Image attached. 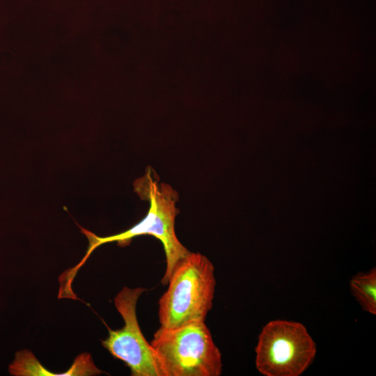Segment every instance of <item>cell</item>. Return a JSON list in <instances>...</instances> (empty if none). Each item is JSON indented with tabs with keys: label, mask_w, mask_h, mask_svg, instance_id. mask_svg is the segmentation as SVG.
Listing matches in <instances>:
<instances>
[{
	"label": "cell",
	"mask_w": 376,
	"mask_h": 376,
	"mask_svg": "<svg viewBox=\"0 0 376 376\" xmlns=\"http://www.w3.org/2000/svg\"><path fill=\"white\" fill-rule=\"evenodd\" d=\"M8 371L15 376H88L100 375L102 371L95 366L91 355L83 352L76 357L72 366L63 373H53L45 368L33 354L27 350L18 351L9 365Z\"/></svg>",
	"instance_id": "6"
},
{
	"label": "cell",
	"mask_w": 376,
	"mask_h": 376,
	"mask_svg": "<svg viewBox=\"0 0 376 376\" xmlns=\"http://www.w3.org/2000/svg\"><path fill=\"white\" fill-rule=\"evenodd\" d=\"M146 289L124 287L114 298V304L124 320L121 329L108 327L102 346L130 368L132 376H164L157 355L139 327L136 316L138 300Z\"/></svg>",
	"instance_id": "5"
},
{
	"label": "cell",
	"mask_w": 376,
	"mask_h": 376,
	"mask_svg": "<svg viewBox=\"0 0 376 376\" xmlns=\"http://www.w3.org/2000/svg\"><path fill=\"white\" fill-rule=\"evenodd\" d=\"M255 351L260 374L299 376L313 363L317 346L303 324L274 320L263 327Z\"/></svg>",
	"instance_id": "4"
},
{
	"label": "cell",
	"mask_w": 376,
	"mask_h": 376,
	"mask_svg": "<svg viewBox=\"0 0 376 376\" xmlns=\"http://www.w3.org/2000/svg\"><path fill=\"white\" fill-rule=\"evenodd\" d=\"M150 167L146 174L133 183L134 191L142 200L150 202L146 215L129 229L109 236L100 237L79 226L81 232L88 240L86 254L73 267L64 272L58 279L60 285L66 289L72 288L77 273L86 262L91 253L100 246L116 242L120 246L128 245L132 240L140 235H152L159 240L164 247L166 257V269L162 284H167L176 265L190 251L178 239L175 230L178 209V193L168 184L159 182Z\"/></svg>",
	"instance_id": "1"
},
{
	"label": "cell",
	"mask_w": 376,
	"mask_h": 376,
	"mask_svg": "<svg viewBox=\"0 0 376 376\" xmlns=\"http://www.w3.org/2000/svg\"><path fill=\"white\" fill-rule=\"evenodd\" d=\"M164 376H219L221 352L205 322L159 328L150 342Z\"/></svg>",
	"instance_id": "3"
},
{
	"label": "cell",
	"mask_w": 376,
	"mask_h": 376,
	"mask_svg": "<svg viewBox=\"0 0 376 376\" xmlns=\"http://www.w3.org/2000/svg\"><path fill=\"white\" fill-rule=\"evenodd\" d=\"M166 285L159 300V328L205 321L216 287L214 267L205 256L190 251L176 265Z\"/></svg>",
	"instance_id": "2"
},
{
	"label": "cell",
	"mask_w": 376,
	"mask_h": 376,
	"mask_svg": "<svg viewBox=\"0 0 376 376\" xmlns=\"http://www.w3.org/2000/svg\"><path fill=\"white\" fill-rule=\"evenodd\" d=\"M352 293L364 311L376 314V268L358 273L350 280Z\"/></svg>",
	"instance_id": "7"
}]
</instances>
